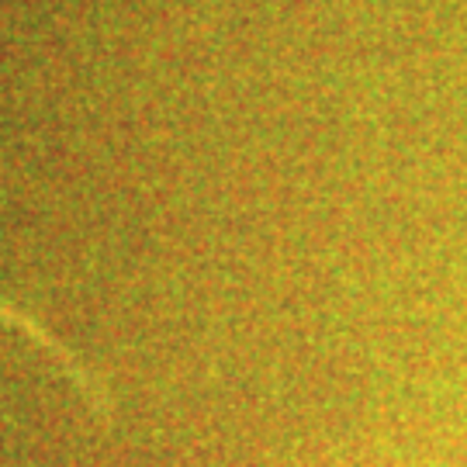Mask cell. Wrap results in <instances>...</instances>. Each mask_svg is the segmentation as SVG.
Here are the masks:
<instances>
[{
	"instance_id": "6da1fadb",
	"label": "cell",
	"mask_w": 467,
	"mask_h": 467,
	"mask_svg": "<svg viewBox=\"0 0 467 467\" xmlns=\"http://www.w3.org/2000/svg\"><path fill=\"white\" fill-rule=\"evenodd\" d=\"M0 326H4V329H11V333H17V336H25L32 347H38V350L46 353L52 364H56V370H59V374H63V378L80 391V399L90 401V409H94V412L108 416V391H104V384L87 370V364L77 357V350L52 333L49 326L35 316L32 308H25V305H17V301L0 295Z\"/></svg>"
}]
</instances>
